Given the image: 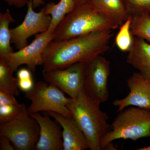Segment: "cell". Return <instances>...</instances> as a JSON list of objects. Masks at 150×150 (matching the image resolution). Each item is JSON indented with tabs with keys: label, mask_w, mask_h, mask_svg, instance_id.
<instances>
[{
	"label": "cell",
	"mask_w": 150,
	"mask_h": 150,
	"mask_svg": "<svg viewBox=\"0 0 150 150\" xmlns=\"http://www.w3.org/2000/svg\"><path fill=\"white\" fill-rule=\"evenodd\" d=\"M54 38V33L48 30L36 34L35 39L30 44L16 52H13L2 60L6 62L13 72L23 64L26 65L31 71L35 72L38 66L43 65V54L48 44Z\"/></svg>",
	"instance_id": "ba28073f"
},
{
	"label": "cell",
	"mask_w": 150,
	"mask_h": 150,
	"mask_svg": "<svg viewBox=\"0 0 150 150\" xmlns=\"http://www.w3.org/2000/svg\"><path fill=\"white\" fill-rule=\"evenodd\" d=\"M43 112V115L39 112L29 114L40 126V137L35 150H64L62 126L47 112Z\"/></svg>",
	"instance_id": "7c38bea8"
},
{
	"label": "cell",
	"mask_w": 150,
	"mask_h": 150,
	"mask_svg": "<svg viewBox=\"0 0 150 150\" xmlns=\"http://www.w3.org/2000/svg\"><path fill=\"white\" fill-rule=\"evenodd\" d=\"M112 30L91 33L69 40L52 41L43 54V72L87 62L110 49Z\"/></svg>",
	"instance_id": "6da1fadb"
},
{
	"label": "cell",
	"mask_w": 150,
	"mask_h": 150,
	"mask_svg": "<svg viewBox=\"0 0 150 150\" xmlns=\"http://www.w3.org/2000/svg\"><path fill=\"white\" fill-rule=\"evenodd\" d=\"M31 71L28 68H22L18 71L17 79L18 80L32 78Z\"/></svg>",
	"instance_id": "d4e9b609"
},
{
	"label": "cell",
	"mask_w": 150,
	"mask_h": 150,
	"mask_svg": "<svg viewBox=\"0 0 150 150\" xmlns=\"http://www.w3.org/2000/svg\"><path fill=\"white\" fill-rule=\"evenodd\" d=\"M76 6L75 0H61L57 4L48 3L43 7L46 14L51 17V24L48 30L54 33L58 24L66 15L72 11Z\"/></svg>",
	"instance_id": "2e32d148"
},
{
	"label": "cell",
	"mask_w": 150,
	"mask_h": 150,
	"mask_svg": "<svg viewBox=\"0 0 150 150\" xmlns=\"http://www.w3.org/2000/svg\"><path fill=\"white\" fill-rule=\"evenodd\" d=\"M91 3L119 27L130 16L123 0H93Z\"/></svg>",
	"instance_id": "9a60e30c"
},
{
	"label": "cell",
	"mask_w": 150,
	"mask_h": 150,
	"mask_svg": "<svg viewBox=\"0 0 150 150\" xmlns=\"http://www.w3.org/2000/svg\"><path fill=\"white\" fill-rule=\"evenodd\" d=\"M46 112L56 120L63 129L64 150H86L89 149L85 136L72 115L66 116L54 112Z\"/></svg>",
	"instance_id": "4fadbf2b"
},
{
	"label": "cell",
	"mask_w": 150,
	"mask_h": 150,
	"mask_svg": "<svg viewBox=\"0 0 150 150\" xmlns=\"http://www.w3.org/2000/svg\"><path fill=\"white\" fill-rule=\"evenodd\" d=\"M100 105L90 99L83 89L67 105L83 132L91 150H101V140L112 129L108 123L109 117L100 110Z\"/></svg>",
	"instance_id": "3957f363"
},
{
	"label": "cell",
	"mask_w": 150,
	"mask_h": 150,
	"mask_svg": "<svg viewBox=\"0 0 150 150\" xmlns=\"http://www.w3.org/2000/svg\"><path fill=\"white\" fill-rule=\"evenodd\" d=\"M24 103H18L0 105V123L4 124L11 121L20 113Z\"/></svg>",
	"instance_id": "44dd1931"
},
{
	"label": "cell",
	"mask_w": 150,
	"mask_h": 150,
	"mask_svg": "<svg viewBox=\"0 0 150 150\" xmlns=\"http://www.w3.org/2000/svg\"><path fill=\"white\" fill-rule=\"evenodd\" d=\"M132 17L129 16L126 21L120 27L115 38L116 46L123 52H129L133 43V36L131 32Z\"/></svg>",
	"instance_id": "ffe728a7"
},
{
	"label": "cell",
	"mask_w": 150,
	"mask_h": 150,
	"mask_svg": "<svg viewBox=\"0 0 150 150\" xmlns=\"http://www.w3.org/2000/svg\"><path fill=\"white\" fill-rule=\"evenodd\" d=\"M40 132L39 124L29 115L25 104L22 110L16 117L0 125V136L8 138L17 150H35Z\"/></svg>",
	"instance_id": "5b68a950"
},
{
	"label": "cell",
	"mask_w": 150,
	"mask_h": 150,
	"mask_svg": "<svg viewBox=\"0 0 150 150\" xmlns=\"http://www.w3.org/2000/svg\"><path fill=\"white\" fill-rule=\"evenodd\" d=\"M93 0H75L76 6L86 3H91Z\"/></svg>",
	"instance_id": "83f0119b"
},
{
	"label": "cell",
	"mask_w": 150,
	"mask_h": 150,
	"mask_svg": "<svg viewBox=\"0 0 150 150\" xmlns=\"http://www.w3.org/2000/svg\"><path fill=\"white\" fill-rule=\"evenodd\" d=\"M11 141L8 138L5 136H0V150H14L15 148L11 144Z\"/></svg>",
	"instance_id": "cb8c5ba5"
},
{
	"label": "cell",
	"mask_w": 150,
	"mask_h": 150,
	"mask_svg": "<svg viewBox=\"0 0 150 150\" xmlns=\"http://www.w3.org/2000/svg\"><path fill=\"white\" fill-rule=\"evenodd\" d=\"M110 73V62L99 55L85 63L83 91L94 102L100 104L109 97L108 81Z\"/></svg>",
	"instance_id": "52a82bcc"
},
{
	"label": "cell",
	"mask_w": 150,
	"mask_h": 150,
	"mask_svg": "<svg viewBox=\"0 0 150 150\" xmlns=\"http://www.w3.org/2000/svg\"><path fill=\"white\" fill-rule=\"evenodd\" d=\"M129 15L150 14V0H123Z\"/></svg>",
	"instance_id": "7402d4cb"
},
{
	"label": "cell",
	"mask_w": 150,
	"mask_h": 150,
	"mask_svg": "<svg viewBox=\"0 0 150 150\" xmlns=\"http://www.w3.org/2000/svg\"><path fill=\"white\" fill-rule=\"evenodd\" d=\"M33 4V8H36L44 4L43 0H30Z\"/></svg>",
	"instance_id": "4316f807"
},
{
	"label": "cell",
	"mask_w": 150,
	"mask_h": 150,
	"mask_svg": "<svg viewBox=\"0 0 150 150\" xmlns=\"http://www.w3.org/2000/svg\"><path fill=\"white\" fill-rule=\"evenodd\" d=\"M25 97L31 102L27 108L29 114L42 111L72 116L67 106L72 98L67 97L62 91L45 81L38 82L31 90L25 93Z\"/></svg>",
	"instance_id": "8992f818"
},
{
	"label": "cell",
	"mask_w": 150,
	"mask_h": 150,
	"mask_svg": "<svg viewBox=\"0 0 150 150\" xmlns=\"http://www.w3.org/2000/svg\"><path fill=\"white\" fill-rule=\"evenodd\" d=\"M119 27L91 3L76 6L58 24L53 41H61L88 33Z\"/></svg>",
	"instance_id": "7a4b0ae2"
},
{
	"label": "cell",
	"mask_w": 150,
	"mask_h": 150,
	"mask_svg": "<svg viewBox=\"0 0 150 150\" xmlns=\"http://www.w3.org/2000/svg\"><path fill=\"white\" fill-rule=\"evenodd\" d=\"M13 72L6 62L0 59V91L16 96L19 94V91Z\"/></svg>",
	"instance_id": "ac0fdd59"
},
{
	"label": "cell",
	"mask_w": 150,
	"mask_h": 150,
	"mask_svg": "<svg viewBox=\"0 0 150 150\" xmlns=\"http://www.w3.org/2000/svg\"><path fill=\"white\" fill-rule=\"evenodd\" d=\"M111 126V131L101 140V150L116 149L112 145L114 140L135 141L150 137V110L136 106L125 108L118 113Z\"/></svg>",
	"instance_id": "277c9868"
},
{
	"label": "cell",
	"mask_w": 150,
	"mask_h": 150,
	"mask_svg": "<svg viewBox=\"0 0 150 150\" xmlns=\"http://www.w3.org/2000/svg\"><path fill=\"white\" fill-rule=\"evenodd\" d=\"M85 63L79 62L62 69L43 72L45 81L75 98L83 89Z\"/></svg>",
	"instance_id": "30bf717a"
},
{
	"label": "cell",
	"mask_w": 150,
	"mask_h": 150,
	"mask_svg": "<svg viewBox=\"0 0 150 150\" xmlns=\"http://www.w3.org/2000/svg\"><path fill=\"white\" fill-rule=\"evenodd\" d=\"M131 17V34L150 42V14L142 13Z\"/></svg>",
	"instance_id": "d6986e66"
},
{
	"label": "cell",
	"mask_w": 150,
	"mask_h": 150,
	"mask_svg": "<svg viewBox=\"0 0 150 150\" xmlns=\"http://www.w3.org/2000/svg\"><path fill=\"white\" fill-rule=\"evenodd\" d=\"M138 150H150V146H149L144 147L140 148L137 149Z\"/></svg>",
	"instance_id": "f1b7e54d"
},
{
	"label": "cell",
	"mask_w": 150,
	"mask_h": 150,
	"mask_svg": "<svg viewBox=\"0 0 150 150\" xmlns=\"http://www.w3.org/2000/svg\"><path fill=\"white\" fill-rule=\"evenodd\" d=\"M130 92L123 99L114 100L113 105L121 111L129 106L150 110V82L140 72H134L127 80Z\"/></svg>",
	"instance_id": "8fae6325"
},
{
	"label": "cell",
	"mask_w": 150,
	"mask_h": 150,
	"mask_svg": "<svg viewBox=\"0 0 150 150\" xmlns=\"http://www.w3.org/2000/svg\"><path fill=\"white\" fill-rule=\"evenodd\" d=\"M17 80L19 88L25 93L31 90L34 86L33 78Z\"/></svg>",
	"instance_id": "603a6c76"
},
{
	"label": "cell",
	"mask_w": 150,
	"mask_h": 150,
	"mask_svg": "<svg viewBox=\"0 0 150 150\" xmlns=\"http://www.w3.org/2000/svg\"><path fill=\"white\" fill-rule=\"evenodd\" d=\"M8 5L14 6L17 8H21L27 5L29 0H2Z\"/></svg>",
	"instance_id": "484cf974"
},
{
	"label": "cell",
	"mask_w": 150,
	"mask_h": 150,
	"mask_svg": "<svg viewBox=\"0 0 150 150\" xmlns=\"http://www.w3.org/2000/svg\"><path fill=\"white\" fill-rule=\"evenodd\" d=\"M15 22L9 9L0 13V59L4 60L14 52L11 46V35L9 25Z\"/></svg>",
	"instance_id": "e0dca14e"
},
{
	"label": "cell",
	"mask_w": 150,
	"mask_h": 150,
	"mask_svg": "<svg viewBox=\"0 0 150 150\" xmlns=\"http://www.w3.org/2000/svg\"><path fill=\"white\" fill-rule=\"evenodd\" d=\"M27 6V13L23 22L10 29L11 42L18 50L27 46V40L30 37L48 30L51 24V17L45 13L43 8L39 12H35L30 0Z\"/></svg>",
	"instance_id": "9c48e42d"
},
{
	"label": "cell",
	"mask_w": 150,
	"mask_h": 150,
	"mask_svg": "<svg viewBox=\"0 0 150 150\" xmlns=\"http://www.w3.org/2000/svg\"><path fill=\"white\" fill-rule=\"evenodd\" d=\"M126 62L139 71L150 82V44L141 38L133 36V43Z\"/></svg>",
	"instance_id": "5bb4252c"
}]
</instances>
